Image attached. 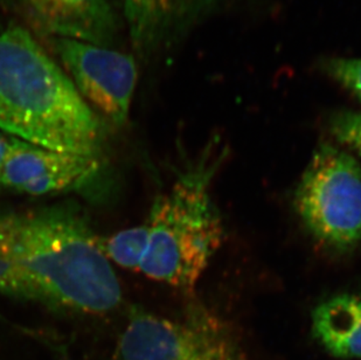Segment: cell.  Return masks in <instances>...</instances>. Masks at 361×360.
Segmentation results:
<instances>
[{
  "mask_svg": "<svg viewBox=\"0 0 361 360\" xmlns=\"http://www.w3.org/2000/svg\"><path fill=\"white\" fill-rule=\"evenodd\" d=\"M293 204L314 240L345 253L361 244V163L344 148L322 143L297 185Z\"/></svg>",
  "mask_w": 361,
  "mask_h": 360,
  "instance_id": "obj_4",
  "label": "cell"
},
{
  "mask_svg": "<svg viewBox=\"0 0 361 360\" xmlns=\"http://www.w3.org/2000/svg\"><path fill=\"white\" fill-rule=\"evenodd\" d=\"M18 245L38 302L103 315L122 303V288L99 239L73 206L17 213Z\"/></svg>",
  "mask_w": 361,
  "mask_h": 360,
  "instance_id": "obj_2",
  "label": "cell"
},
{
  "mask_svg": "<svg viewBox=\"0 0 361 360\" xmlns=\"http://www.w3.org/2000/svg\"><path fill=\"white\" fill-rule=\"evenodd\" d=\"M44 40L88 106L113 126H126L138 81L135 56L66 37Z\"/></svg>",
  "mask_w": 361,
  "mask_h": 360,
  "instance_id": "obj_6",
  "label": "cell"
},
{
  "mask_svg": "<svg viewBox=\"0 0 361 360\" xmlns=\"http://www.w3.org/2000/svg\"><path fill=\"white\" fill-rule=\"evenodd\" d=\"M312 335L334 357L361 359V295L341 294L312 313Z\"/></svg>",
  "mask_w": 361,
  "mask_h": 360,
  "instance_id": "obj_10",
  "label": "cell"
},
{
  "mask_svg": "<svg viewBox=\"0 0 361 360\" xmlns=\"http://www.w3.org/2000/svg\"><path fill=\"white\" fill-rule=\"evenodd\" d=\"M224 0H121L123 24L137 62L149 65L170 54Z\"/></svg>",
  "mask_w": 361,
  "mask_h": 360,
  "instance_id": "obj_7",
  "label": "cell"
},
{
  "mask_svg": "<svg viewBox=\"0 0 361 360\" xmlns=\"http://www.w3.org/2000/svg\"><path fill=\"white\" fill-rule=\"evenodd\" d=\"M11 140H12V136L0 133V171L3 167L4 160L6 157L7 151L10 149Z\"/></svg>",
  "mask_w": 361,
  "mask_h": 360,
  "instance_id": "obj_15",
  "label": "cell"
},
{
  "mask_svg": "<svg viewBox=\"0 0 361 360\" xmlns=\"http://www.w3.org/2000/svg\"><path fill=\"white\" fill-rule=\"evenodd\" d=\"M116 360H242L232 330L195 303L180 320L131 311L115 351Z\"/></svg>",
  "mask_w": 361,
  "mask_h": 360,
  "instance_id": "obj_5",
  "label": "cell"
},
{
  "mask_svg": "<svg viewBox=\"0 0 361 360\" xmlns=\"http://www.w3.org/2000/svg\"><path fill=\"white\" fill-rule=\"evenodd\" d=\"M99 170L97 157L60 152L12 137L0 171V187L32 197L74 190Z\"/></svg>",
  "mask_w": 361,
  "mask_h": 360,
  "instance_id": "obj_8",
  "label": "cell"
},
{
  "mask_svg": "<svg viewBox=\"0 0 361 360\" xmlns=\"http://www.w3.org/2000/svg\"><path fill=\"white\" fill-rule=\"evenodd\" d=\"M0 133L27 143L99 158V115L49 51L20 26L0 31Z\"/></svg>",
  "mask_w": 361,
  "mask_h": 360,
  "instance_id": "obj_1",
  "label": "cell"
},
{
  "mask_svg": "<svg viewBox=\"0 0 361 360\" xmlns=\"http://www.w3.org/2000/svg\"><path fill=\"white\" fill-rule=\"evenodd\" d=\"M147 222L117 232L109 238L99 239V246L109 261L124 269L140 272L147 241Z\"/></svg>",
  "mask_w": 361,
  "mask_h": 360,
  "instance_id": "obj_12",
  "label": "cell"
},
{
  "mask_svg": "<svg viewBox=\"0 0 361 360\" xmlns=\"http://www.w3.org/2000/svg\"><path fill=\"white\" fill-rule=\"evenodd\" d=\"M317 68L361 103V58L324 56L318 61Z\"/></svg>",
  "mask_w": 361,
  "mask_h": 360,
  "instance_id": "obj_13",
  "label": "cell"
},
{
  "mask_svg": "<svg viewBox=\"0 0 361 360\" xmlns=\"http://www.w3.org/2000/svg\"><path fill=\"white\" fill-rule=\"evenodd\" d=\"M327 129L336 143L361 156V112L353 110L334 112L327 122Z\"/></svg>",
  "mask_w": 361,
  "mask_h": 360,
  "instance_id": "obj_14",
  "label": "cell"
},
{
  "mask_svg": "<svg viewBox=\"0 0 361 360\" xmlns=\"http://www.w3.org/2000/svg\"><path fill=\"white\" fill-rule=\"evenodd\" d=\"M42 37L116 48L123 19L113 0H11Z\"/></svg>",
  "mask_w": 361,
  "mask_h": 360,
  "instance_id": "obj_9",
  "label": "cell"
},
{
  "mask_svg": "<svg viewBox=\"0 0 361 360\" xmlns=\"http://www.w3.org/2000/svg\"><path fill=\"white\" fill-rule=\"evenodd\" d=\"M0 292L14 299L37 301L18 245L17 213L0 210Z\"/></svg>",
  "mask_w": 361,
  "mask_h": 360,
  "instance_id": "obj_11",
  "label": "cell"
},
{
  "mask_svg": "<svg viewBox=\"0 0 361 360\" xmlns=\"http://www.w3.org/2000/svg\"><path fill=\"white\" fill-rule=\"evenodd\" d=\"M224 152L206 150L156 198L147 217V241L140 272L149 279L195 288L224 238L221 217L211 185Z\"/></svg>",
  "mask_w": 361,
  "mask_h": 360,
  "instance_id": "obj_3",
  "label": "cell"
}]
</instances>
